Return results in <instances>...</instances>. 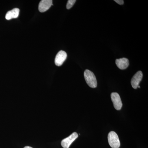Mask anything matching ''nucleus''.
<instances>
[{
    "mask_svg": "<svg viewBox=\"0 0 148 148\" xmlns=\"http://www.w3.org/2000/svg\"><path fill=\"white\" fill-rule=\"evenodd\" d=\"M143 74L142 71H139L132 77L131 81V84L132 88L137 89L140 82L143 79Z\"/></svg>",
    "mask_w": 148,
    "mask_h": 148,
    "instance_id": "nucleus-5",
    "label": "nucleus"
},
{
    "mask_svg": "<svg viewBox=\"0 0 148 148\" xmlns=\"http://www.w3.org/2000/svg\"><path fill=\"white\" fill-rule=\"evenodd\" d=\"M85 79L87 84L92 88H95L97 86V82L95 75L88 70H85L84 73Z\"/></svg>",
    "mask_w": 148,
    "mask_h": 148,
    "instance_id": "nucleus-1",
    "label": "nucleus"
},
{
    "mask_svg": "<svg viewBox=\"0 0 148 148\" xmlns=\"http://www.w3.org/2000/svg\"><path fill=\"white\" fill-rule=\"evenodd\" d=\"M108 140L110 146L112 148H119L120 142L118 136L115 132L111 131L108 135Z\"/></svg>",
    "mask_w": 148,
    "mask_h": 148,
    "instance_id": "nucleus-2",
    "label": "nucleus"
},
{
    "mask_svg": "<svg viewBox=\"0 0 148 148\" xmlns=\"http://www.w3.org/2000/svg\"><path fill=\"white\" fill-rule=\"evenodd\" d=\"M111 97L116 110H121L123 105L119 94L117 92H112L111 93Z\"/></svg>",
    "mask_w": 148,
    "mask_h": 148,
    "instance_id": "nucleus-3",
    "label": "nucleus"
},
{
    "mask_svg": "<svg viewBox=\"0 0 148 148\" xmlns=\"http://www.w3.org/2000/svg\"><path fill=\"white\" fill-rule=\"evenodd\" d=\"M114 1L121 5L123 4L124 3V1L123 0H114Z\"/></svg>",
    "mask_w": 148,
    "mask_h": 148,
    "instance_id": "nucleus-11",
    "label": "nucleus"
},
{
    "mask_svg": "<svg viewBox=\"0 0 148 148\" xmlns=\"http://www.w3.org/2000/svg\"><path fill=\"white\" fill-rule=\"evenodd\" d=\"M116 64L117 66L121 70H125L127 69L129 66V60L127 58H125L116 59Z\"/></svg>",
    "mask_w": 148,
    "mask_h": 148,
    "instance_id": "nucleus-8",
    "label": "nucleus"
},
{
    "mask_svg": "<svg viewBox=\"0 0 148 148\" xmlns=\"http://www.w3.org/2000/svg\"><path fill=\"white\" fill-rule=\"evenodd\" d=\"M138 88H140V86H139H139H138Z\"/></svg>",
    "mask_w": 148,
    "mask_h": 148,
    "instance_id": "nucleus-13",
    "label": "nucleus"
},
{
    "mask_svg": "<svg viewBox=\"0 0 148 148\" xmlns=\"http://www.w3.org/2000/svg\"><path fill=\"white\" fill-rule=\"evenodd\" d=\"M24 148H33L32 147H29V146H26V147H24Z\"/></svg>",
    "mask_w": 148,
    "mask_h": 148,
    "instance_id": "nucleus-12",
    "label": "nucleus"
},
{
    "mask_svg": "<svg viewBox=\"0 0 148 148\" xmlns=\"http://www.w3.org/2000/svg\"><path fill=\"white\" fill-rule=\"evenodd\" d=\"M19 13V9L15 8L12 10L8 12L6 14L5 18L7 20H10L14 18H16L18 17Z\"/></svg>",
    "mask_w": 148,
    "mask_h": 148,
    "instance_id": "nucleus-9",
    "label": "nucleus"
},
{
    "mask_svg": "<svg viewBox=\"0 0 148 148\" xmlns=\"http://www.w3.org/2000/svg\"><path fill=\"white\" fill-rule=\"evenodd\" d=\"M76 1L75 0H69L68 1L67 5H66V8L67 9H70L73 6L74 4L76 2Z\"/></svg>",
    "mask_w": 148,
    "mask_h": 148,
    "instance_id": "nucleus-10",
    "label": "nucleus"
},
{
    "mask_svg": "<svg viewBox=\"0 0 148 148\" xmlns=\"http://www.w3.org/2000/svg\"><path fill=\"white\" fill-rule=\"evenodd\" d=\"M52 5L53 4L51 0H42L40 1L39 4V10L41 12H45L48 10Z\"/></svg>",
    "mask_w": 148,
    "mask_h": 148,
    "instance_id": "nucleus-7",
    "label": "nucleus"
},
{
    "mask_svg": "<svg viewBox=\"0 0 148 148\" xmlns=\"http://www.w3.org/2000/svg\"><path fill=\"white\" fill-rule=\"evenodd\" d=\"M67 53L64 51L61 50L56 54L55 58V64L56 66H61L67 58Z\"/></svg>",
    "mask_w": 148,
    "mask_h": 148,
    "instance_id": "nucleus-6",
    "label": "nucleus"
},
{
    "mask_svg": "<svg viewBox=\"0 0 148 148\" xmlns=\"http://www.w3.org/2000/svg\"><path fill=\"white\" fill-rule=\"evenodd\" d=\"M78 137L77 132H73L71 135L61 141V145L64 148H69L72 143Z\"/></svg>",
    "mask_w": 148,
    "mask_h": 148,
    "instance_id": "nucleus-4",
    "label": "nucleus"
}]
</instances>
